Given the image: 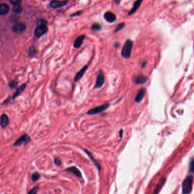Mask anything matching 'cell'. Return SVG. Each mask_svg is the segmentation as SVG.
Listing matches in <instances>:
<instances>
[{
    "label": "cell",
    "mask_w": 194,
    "mask_h": 194,
    "mask_svg": "<svg viewBox=\"0 0 194 194\" xmlns=\"http://www.w3.org/2000/svg\"><path fill=\"white\" fill-rule=\"evenodd\" d=\"M68 1H52L50 3V6L53 9H58L61 8L63 6L67 5Z\"/></svg>",
    "instance_id": "cell-9"
},
{
    "label": "cell",
    "mask_w": 194,
    "mask_h": 194,
    "mask_svg": "<svg viewBox=\"0 0 194 194\" xmlns=\"http://www.w3.org/2000/svg\"><path fill=\"white\" fill-rule=\"evenodd\" d=\"M9 124V119L6 114H2L1 116V126L2 129L6 128Z\"/></svg>",
    "instance_id": "cell-15"
},
{
    "label": "cell",
    "mask_w": 194,
    "mask_h": 194,
    "mask_svg": "<svg viewBox=\"0 0 194 194\" xmlns=\"http://www.w3.org/2000/svg\"><path fill=\"white\" fill-rule=\"evenodd\" d=\"M10 3L13 6L12 11L14 13L17 14H20L22 12V8L21 4L22 1L21 0H10Z\"/></svg>",
    "instance_id": "cell-7"
},
{
    "label": "cell",
    "mask_w": 194,
    "mask_h": 194,
    "mask_svg": "<svg viewBox=\"0 0 194 194\" xmlns=\"http://www.w3.org/2000/svg\"><path fill=\"white\" fill-rule=\"evenodd\" d=\"M194 178L192 175L187 176L182 184V194H190L193 190Z\"/></svg>",
    "instance_id": "cell-2"
},
{
    "label": "cell",
    "mask_w": 194,
    "mask_h": 194,
    "mask_svg": "<svg viewBox=\"0 0 194 194\" xmlns=\"http://www.w3.org/2000/svg\"><path fill=\"white\" fill-rule=\"evenodd\" d=\"M114 47H115V48H116V49L119 48V42H116V43L114 44Z\"/></svg>",
    "instance_id": "cell-34"
},
{
    "label": "cell",
    "mask_w": 194,
    "mask_h": 194,
    "mask_svg": "<svg viewBox=\"0 0 194 194\" xmlns=\"http://www.w3.org/2000/svg\"><path fill=\"white\" fill-rule=\"evenodd\" d=\"M20 17H18L17 14L14 15H11L10 18H9V21L11 22L12 23H18V21L19 20Z\"/></svg>",
    "instance_id": "cell-25"
},
{
    "label": "cell",
    "mask_w": 194,
    "mask_h": 194,
    "mask_svg": "<svg viewBox=\"0 0 194 194\" xmlns=\"http://www.w3.org/2000/svg\"><path fill=\"white\" fill-rule=\"evenodd\" d=\"M105 82V76L101 70H99L98 74L96 77V83L95 85V89H99L101 88L104 85Z\"/></svg>",
    "instance_id": "cell-8"
},
{
    "label": "cell",
    "mask_w": 194,
    "mask_h": 194,
    "mask_svg": "<svg viewBox=\"0 0 194 194\" xmlns=\"http://www.w3.org/2000/svg\"><path fill=\"white\" fill-rule=\"evenodd\" d=\"M125 26V22H121L119 23L115 27V31L114 32L115 33H117V32H119V31L121 30Z\"/></svg>",
    "instance_id": "cell-24"
},
{
    "label": "cell",
    "mask_w": 194,
    "mask_h": 194,
    "mask_svg": "<svg viewBox=\"0 0 194 194\" xmlns=\"http://www.w3.org/2000/svg\"><path fill=\"white\" fill-rule=\"evenodd\" d=\"M26 88V84H22L21 86L17 89V91H15V92L14 93V95H13V96L12 97V99L14 100L17 97L20 96L21 95L22 93L23 92V91L25 90Z\"/></svg>",
    "instance_id": "cell-19"
},
{
    "label": "cell",
    "mask_w": 194,
    "mask_h": 194,
    "mask_svg": "<svg viewBox=\"0 0 194 194\" xmlns=\"http://www.w3.org/2000/svg\"><path fill=\"white\" fill-rule=\"evenodd\" d=\"M88 66L87 65H84L78 72H77V74H76L75 76V78H74V81L75 82H77L83 77L86 71L88 70Z\"/></svg>",
    "instance_id": "cell-14"
},
{
    "label": "cell",
    "mask_w": 194,
    "mask_h": 194,
    "mask_svg": "<svg viewBox=\"0 0 194 194\" xmlns=\"http://www.w3.org/2000/svg\"><path fill=\"white\" fill-rule=\"evenodd\" d=\"M86 38V35L85 34L81 35L78 37H77L73 44L74 47L75 49H79L82 46V44L83 43V41Z\"/></svg>",
    "instance_id": "cell-11"
},
{
    "label": "cell",
    "mask_w": 194,
    "mask_h": 194,
    "mask_svg": "<svg viewBox=\"0 0 194 194\" xmlns=\"http://www.w3.org/2000/svg\"><path fill=\"white\" fill-rule=\"evenodd\" d=\"M110 106V104L108 103H106L104 104H103L101 105L98 106L95 108H92L89 109L87 112L86 114L88 115H98L105 110H107Z\"/></svg>",
    "instance_id": "cell-4"
},
{
    "label": "cell",
    "mask_w": 194,
    "mask_h": 194,
    "mask_svg": "<svg viewBox=\"0 0 194 194\" xmlns=\"http://www.w3.org/2000/svg\"><path fill=\"white\" fill-rule=\"evenodd\" d=\"M54 163L57 166H60L62 165V161L61 159L59 157L54 158Z\"/></svg>",
    "instance_id": "cell-30"
},
{
    "label": "cell",
    "mask_w": 194,
    "mask_h": 194,
    "mask_svg": "<svg viewBox=\"0 0 194 194\" xmlns=\"http://www.w3.org/2000/svg\"><path fill=\"white\" fill-rule=\"evenodd\" d=\"M11 97H9L7 99H6L2 104V105H6V104H8L10 102H11Z\"/></svg>",
    "instance_id": "cell-32"
},
{
    "label": "cell",
    "mask_w": 194,
    "mask_h": 194,
    "mask_svg": "<svg viewBox=\"0 0 194 194\" xmlns=\"http://www.w3.org/2000/svg\"><path fill=\"white\" fill-rule=\"evenodd\" d=\"M18 85V82L16 80H12L8 84V86L11 88V89H15Z\"/></svg>",
    "instance_id": "cell-26"
},
{
    "label": "cell",
    "mask_w": 194,
    "mask_h": 194,
    "mask_svg": "<svg viewBox=\"0 0 194 194\" xmlns=\"http://www.w3.org/2000/svg\"><path fill=\"white\" fill-rule=\"evenodd\" d=\"M26 30V25L23 22H18L14 25L11 28V30L14 33L20 34Z\"/></svg>",
    "instance_id": "cell-6"
},
{
    "label": "cell",
    "mask_w": 194,
    "mask_h": 194,
    "mask_svg": "<svg viewBox=\"0 0 194 194\" xmlns=\"http://www.w3.org/2000/svg\"><path fill=\"white\" fill-rule=\"evenodd\" d=\"M115 3H116L117 5H119V3L121 2V1H117V0H115Z\"/></svg>",
    "instance_id": "cell-36"
},
{
    "label": "cell",
    "mask_w": 194,
    "mask_h": 194,
    "mask_svg": "<svg viewBox=\"0 0 194 194\" xmlns=\"http://www.w3.org/2000/svg\"><path fill=\"white\" fill-rule=\"evenodd\" d=\"M142 2V0H138V1H137L134 2L131 11H130L129 13H128V15H130L134 14L136 11H137L138 8L140 6Z\"/></svg>",
    "instance_id": "cell-21"
},
{
    "label": "cell",
    "mask_w": 194,
    "mask_h": 194,
    "mask_svg": "<svg viewBox=\"0 0 194 194\" xmlns=\"http://www.w3.org/2000/svg\"><path fill=\"white\" fill-rule=\"evenodd\" d=\"M37 25L35 29L34 35L36 38L39 39L46 34L49 30L47 21L43 19H40L37 22Z\"/></svg>",
    "instance_id": "cell-1"
},
{
    "label": "cell",
    "mask_w": 194,
    "mask_h": 194,
    "mask_svg": "<svg viewBox=\"0 0 194 194\" xmlns=\"http://www.w3.org/2000/svg\"><path fill=\"white\" fill-rule=\"evenodd\" d=\"M166 181V178H163V179H161L160 182H158V183L157 184V185L156 186L155 188V190L154 191V193H153V194H158L160 192V191L161 190L163 186H164V184L165 183Z\"/></svg>",
    "instance_id": "cell-20"
},
{
    "label": "cell",
    "mask_w": 194,
    "mask_h": 194,
    "mask_svg": "<svg viewBox=\"0 0 194 194\" xmlns=\"http://www.w3.org/2000/svg\"><path fill=\"white\" fill-rule=\"evenodd\" d=\"M37 55V50L35 46H31L28 51V56L30 58H35Z\"/></svg>",
    "instance_id": "cell-22"
},
{
    "label": "cell",
    "mask_w": 194,
    "mask_h": 194,
    "mask_svg": "<svg viewBox=\"0 0 194 194\" xmlns=\"http://www.w3.org/2000/svg\"><path fill=\"white\" fill-rule=\"evenodd\" d=\"M84 151H85V153L88 155V156L89 157V158H90V160L92 161V162L93 163V164L95 165V166L97 168L98 171L100 172L101 170V167L100 163L97 162V161L96 160V159L94 158V157L93 156L92 154L90 151H88L86 149H84Z\"/></svg>",
    "instance_id": "cell-12"
},
{
    "label": "cell",
    "mask_w": 194,
    "mask_h": 194,
    "mask_svg": "<svg viewBox=\"0 0 194 194\" xmlns=\"http://www.w3.org/2000/svg\"><path fill=\"white\" fill-rule=\"evenodd\" d=\"M133 47V42L130 39H128L122 49L121 56L125 59H129L131 56L132 49Z\"/></svg>",
    "instance_id": "cell-3"
},
{
    "label": "cell",
    "mask_w": 194,
    "mask_h": 194,
    "mask_svg": "<svg viewBox=\"0 0 194 194\" xmlns=\"http://www.w3.org/2000/svg\"><path fill=\"white\" fill-rule=\"evenodd\" d=\"M145 93H146V89L145 88H141L137 92L136 97L134 98V101L136 103H141L142 101L143 98L145 97Z\"/></svg>",
    "instance_id": "cell-13"
},
{
    "label": "cell",
    "mask_w": 194,
    "mask_h": 194,
    "mask_svg": "<svg viewBox=\"0 0 194 194\" xmlns=\"http://www.w3.org/2000/svg\"><path fill=\"white\" fill-rule=\"evenodd\" d=\"M65 171L73 174L74 175H75L77 178H82V173L79 171V170L75 166H72V167L67 168L65 169Z\"/></svg>",
    "instance_id": "cell-16"
},
{
    "label": "cell",
    "mask_w": 194,
    "mask_h": 194,
    "mask_svg": "<svg viewBox=\"0 0 194 194\" xmlns=\"http://www.w3.org/2000/svg\"><path fill=\"white\" fill-rule=\"evenodd\" d=\"M10 11V8L6 4H1L0 5V15L4 16L7 15Z\"/></svg>",
    "instance_id": "cell-18"
},
{
    "label": "cell",
    "mask_w": 194,
    "mask_h": 194,
    "mask_svg": "<svg viewBox=\"0 0 194 194\" xmlns=\"http://www.w3.org/2000/svg\"><path fill=\"white\" fill-rule=\"evenodd\" d=\"M146 63H147V62L146 61H144L142 64V68H144L145 67V65H146Z\"/></svg>",
    "instance_id": "cell-35"
},
{
    "label": "cell",
    "mask_w": 194,
    "mask_h": 194,
    "mask_svg": "<svg viewBox=\"0 0 194 194\" xmlns=\"http://www.w3.org/2000/svg\"><path fill=\"white\" fill-rule=\"evenodd\" d=\"M30 141V137L27 134H24L22 135L21 136L13 143V146L14 147H17L21 146L22 145H27Z\"/></svg>",
    "instance_id": "cell-5"
},
{
    "label": "cell",
    "mask_w": 194,
    "mask_h": 194,
    "mask_svg": "<svg viewBox=\"0 0 194 194\" xmlns=\"http://www.w3.org/2000/svg\"><path fill=\"white\" fill-rule=\"evenodd\" d=\"M91 29L93 30V31H96V32H100L101 30L102 29V26L100 24H99L98 23H94L92 25Z\"/></svg>",
    "instance_id": "cell-23"
},
{
    "label": "cell",
    "mask_w": 194,
    "mask_h": 194,
    "mask_svg": "<svg viewBox=\"0 0 194 194\" xmlns=\"http://www.w3.org/2000/svg\"><path fill=\"white\" fill-rule=\"evenodd\" d=\"M82 13H83V11H76L75 13L71 14L70 15V17H78V16H80V15H82Z\"/></svg>",
    "instance_id": "cell-31"
},
{
    "label": "cell",
    "mask_w": 194,
    "mask_h": 194,
    "mask_svg": "<svg viewBox=\"0 0 194 194\" xmlns=\"http://www.w3.org/2000/svg\"><path fill=\"white\" fill-rule=\"evenodd\" d=\"M39 189V186L37 185V186L34 187L31 190H30L27 194H37Z\"/></svg>",
    "instance_id": "cell-29"
},
{
    "label": "cell",
    "mask_w": 194,
    "mask_h": 194,
    "mask_svg": "<svg viewBox=\"0 0 194 194\" xmlns=\"http://www.w3.org/2000/svg\"><path fill=\"white\" fill-rule=\"evenodd\" d=\"M148 80V78L146 76L140 75L136 76L134 79V82L137 84H145Z\"/></svg>",
    "instance_id": "cell-17"
},
{
    "label": "cell",
    "mask_w": 194,
    "mask_h": 194,
    "mask_svg": "<svg viewBox=\"0 0 194 194\" xmlns=\"http://www.w3.org/2000/svg\"><path fill=\"white\" fill-rule=\"evenodd\" d=\"M123 132H124V130L122 129H121L119 130V137L121 138H122V134H123Z\"/></svg>",
    "instance_id": "cell-33"
},
{
    "label": "cell",
    "mask_w": 194,
    "mask_h": 194,
    "mask_svg": "<svg viewBox=\"0 0 194 194\" xmlns=\"http://www.w3.org/2000/svg\"><path fill=\"white\" fill-rule=\"evenodd\" d=\"M104 18L108 23H113L116 21V15L112 11H107L104 14Z\"/></svg>",
    "instance_id": "cell-10"
},
{
    "label": "cell",
    "mask_w": 194,
    "mask_h": 194,
    "mask_svg": "<svg viewBox=\"0 0 194 194\" xmlns=\"http://www.w3.org/2000/svg\"><path fill=\"white\" fill-rule=\"evenodd\" d=\"M189 172L190 173L194 174V158H192L190 160L189 164Z\"/></svg>",
    "instance_id": "cell-28"
},
{
    "label": "cell",
    "mask_w": 194,
    "mask_h": 194,
    "mask_svg": "<svg viewBox=\"0 0 194 194\" xmlns=\"http://www.w3.org/2000/svg\"><path fill=\"white\" fill-rule=\"evenodd\" d=\"M40 178H41V175L39 173H38V172L32 173V182H35L38 181Z\"/></svg>",
    "instance_id": "cell-27"
}]
</instances>
